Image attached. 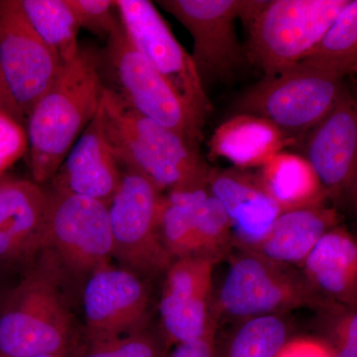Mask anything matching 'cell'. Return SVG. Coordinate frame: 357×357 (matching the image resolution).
Wrapping results in <instances>:
<instances>
[{"label": "cell", "instance_id": "1", "mask_svg": "<svg viewBox=\"0 0 357 357\" xmlns=\"http://www.w3.org/2000/svg\"><path fill=\"white\" fill-rule=\"evenodd\" d=\"M105 84L98 53L79 48L26 121L33 181L53 180L77 138L95 119Z\"/></svg>", "mask_w": 357, "mask_h": 357}, {"label": "cell", "instance_id": "2", "mask_svg": "<svg viewBox=\"0 0 357 357\" xmlns=\"http://www.w3.org/2000/svg\"><path fill=\"white\" fill-rule=\"evenodd\" d=\"M96 116L122 169L142 174L164 194L208 185L210 168L199 147L136 112L109 86Z\"/></svg>", "mask_w": 357, "mask_h": 357}, {"label": "cell", "instance_id": "3", "mask_svg": "<svg viewBox=\"0 0 357 357\" xmlns=\"http://www.w3.org/2000/svg\"><path fill=\"white\" fill-rule=\"evenodd\" d=\"M62 275V267L47 250L26 267L0 310V357L70 356L76 351Z\"/></svg>", "mask_w": 357, "mask_h": 357}, {"label": "cell", "instance_id": "4", "mask_svg": "<svg viewBox=\"0 0 357 357\" xmlns=\"http://www.w3.org/2000/svg\"><path fill=\"white\" fill-rule=\"evenodd\" d=\"M222 287L211 303L213 319L239 321L265 314H286L300 307L337 306L319 295L289 265L236 248Z\"/></svg>", "mask_w": 357, "mask_h": 357}, {"label": "cell", "instance_id": "5", "mask_svg": "<svg viewBox=\"0 0 357 357\" xmlns=\"http://www.w3.org/2000/svg\"><path fill=\"white\" fill-rule=\"evenodd\" d=\"M344 79L301 61L250 88L239 98L237 109L267 119L294 144H300L337 103L344 91Z\"/></svg>", "mask_w": 357, "mask_h": 357}, {"label": "cell", "instance_id": "6", "mask_svg": "<svg viewBox=\"0 0 357 357\" xmlns=\"http://www.w3.org/2000/svg\"><path fill=\"white\" fill-rule=\"evenodd\" d=\"M349 0H271L248 23L249 59L276 76L298 64L318 43Z\"/></svg>", "mask_w": 357, "mask_h": 357}, {"label": "cell", "instance_id": "7", "mask_svg": "<svg viewBox=\"0 0 357 357\" xmlns=\"http://www.w3.org/2000/svg\"><path fill=\"white\" fill-rule=\"evenodd\" d=\"M163 198L149 178L122 169L121 184L109 204L112 258L143 279L165 275L174 261L160 236Z\"/></svg>", "mask_w": 357, "mask_h": 357}, {"label": "cell", "instance_id": "8", "mask_svg": "<svg viewBox=\"0 0 357 357\" xmlns=\"http://www.w3.org/2000/svg\"><path fill=\"white\" fill-rule=\"evenodd\" d=\"M105 52V60L115 83V89H112L123 102L138 114L175 131L199 147L204 123L133 46L121 22L107 38Z\"/></svg>", "mask_w": 357, "mask_h": 357}, {"label": "cell", "instance_id": "9", "mask_svg": "<svg viewBox=\"0 0 357 357\" xmlns=\"http://www.w3.org/2000/svg\"><path fill=\"white\" fill-rule=\"evenodd\" d=\"M46 191L44 250L62 269L86 278L112 259L109 204L53 187Z\"/></svg>", "mask_w": 357, "mask_h": 357}, {"label": "cell", "instance_id": "10", "mask_svg": "<svg viewBox=\"0 0 357 357\" xmlns=\"http://www.w3.org/2000/svg\"><path fill=\"white\" fill-rule=\"evenodd\" d=\"M266 1L258 0H161L191 34V57L202 82L227 79L243 61V49L236 34V20L248 24Z\"/></svg>", "mask_w": 357, "mask_h": 357}, {"label": "cell", "instance_id": "11", "mask_svg": "<svg viewBox=\"0 0 357 357\" xmlns=\"http://www.w3.org/2000/svg\"><path fill=\"white\" fill-rule=\"evenodd\" d=\"M115 3L131 43L204 123L213 105L191 54L178 43L156 6L147 0H115Z\"/></svg>", "mask_w": 357, "mask_h": 357}, {"label": "cell", "instance_id": "12", "mask_svg": "<svg viewBox=\"0 0 357 357\" xmlns=\"http://www.w3.org/2000/svg\"><path fill=\"white\" fill-rule=\"evenodd\" d=\"M0 67L26 119L63 67L26 18L20 0H0Z\"/></svg>", "mask_w": 357, "mask_h": 357}, {"label": "cell", "instance_id": "13", "mask_svg": "<svg viewBox=\"0 0 357 357\" xmlns=\"http://www.w3.org/2000/svg\"><path fill=\"white\" fill-rule=\"evenodd\" d=\"M149 290L139 275L107 263L86 277L83 292L86 342L121 337L145 328Z\"/></svg>", "mask_w": 357, "mask_h": 357}, {"label": "cell", "instance_id": "14", "mask_svg": "<svg viewBox=\"0 0 357 357\" xmlns=\"http://www.w3.org/2000/svg\"><path fill=\"white\" fill-rule=\"evenodd\" d=\"M215 265L208 258L192 256L174 260L167 270L159 310L169 347L217 332L211 312Z\"/></svg>", "mask_w": 357, "mask_h": 357}, {"label": "cell", "instance_id": "15", "mask_svg": "<svg viewBox=\"0 0 357 357\" xmlns=\"http://www.w3.org/2000/svg\"><path fill=\"white\" fill-rule=\"evenodd\" d=\"M300 145L303 157L318 176L328 199L356 198L357 109L356 100L345 89Z\"/></svg>", "mask_w": 357, "mask_h": 357}, {"label": "cell", "instance_id": "16", "mask_svg": "<svg viewBox=\"0 0 357 357\" xmlns=\"http://www.w3.org/2000/svg\"><path fill=\"white\" fill-rule=\"evenodd\" d=\"M47 191L34 181L6 178L0 188V272L29 266L44 250Z\"/></svg>", "mask_w": 357, "mask_h": 357}, {"label": "cell", "instance_id": "17", "mask_svg": "<svg viewBox=\"0 0 357 357\" xmlns=\"http://www.w3.org/2000/svg\"><path fill=\"white\" fill-rule=\"evenodd\" d=\"M208 188L229 218L234 248L251 249L261 243L282 213L256 174L243 169L210 168Z\"/></svg>", "mask_w": 357, "mask_h": 357}, {"label": "cell", "instance_id": "18", "mask_svg": "<svg viewBox=\"0 0 357 357\" xmlns=\"http://www.w3.org/2000/svg\"><path fill=\"white\" fill-rule=\"evenodd\" d=\"M121 177V166L96 115L66 157L52 187L109 204Z\"/></svg>", "mask_w": 357, "mask_h": 357}, {"label": "cell", "instance_id": "19", "mask_svg": "<svg viewBox=\"0 0 357 357\" xmlns=\"http://www.w3.org/2000/svg\"><path fill=\"white\" fill-rule=\"evenodd\" d=\"M302 266L307 283L324 299L354 307L357 295V244L344 227L326 232Z\"/></svg>", "mask_w": 357, "mask_h": 357}, {"label": "cell", "instance_id": "20", "mask_svg": "<svg viewBox=\"0 0 357 357\" xmlns=\"http://www.w3.org/2000/svg\"><path fill=\"white\" fill-rule=\"evenodd\" d=\"M340 222V213L326 203L285 211L261 243L246 250L281 264L302 265L319 239Z\"/></svg>", "mask_w": 357, "mask_h": 357}, {"label": "cell", "instance_id": "21", "mask_svg": "<svg viewBox=\"0 0 357 357\" xmlns=\"http://www.w3.org/2000/svg\"><path fill=\"white\" fill-rule=\"evenodd\" d=\"M294 145L283 132L267 119L241 114L223 122L211 136L208 149L211 158L231 162L236 168L259 167Z\"/></svg>", "mask_w": 357, "mask_h": 357}, {"label": "cell", "instance_id": "22", "mask_svg": "<svg viewBox=\"0 0 357 357\" xmlns=\"http://www.w3.org/2000/svg\"><path fill=\"white\" fill-rule=\"evenodd\" d=\"M256 176L282 213L325 204L328 199L318 176L301 155L279 152Z\"/></svg>", "mask_w": 357, "mask_h": 357}, {"label": "cell", "instance_id": "23", "mask_svg": "<svg viewBox=\"0 0 357 357\" xmlns=\"http://www.w3.org/2000/svg\"><path fill=\"white\" fill-rule=\"evenodd\" d=\"M208 185L173 190L164 194L159 217L160 236L173 260L199 256L195 210Z\"/></svg>", "mask_w": 357, "mask_h": 357}, {"label": "cell", "instance_id": "24", "mask_svg": "<svg viewBox=\"0 0 357 357\" xmlns=\"http://www.w3.org/2000/svg\"><path fill=\"white\" fill-rule=\"evenodd\" d=\"M285 314H265L241 319L218 347L215 357H276L291 338Z\"/></svg>", "mask_w": 357, "mask_h": 357}, {"label": "cell", "instance_id": "25", "mask_svg": "<svg viewBox=\"0 0 357 357\" xmlns=\"http://www.w3.org/2000/svg\"><path fill=\"white\" fill-rule=\"evenodd\" d=\"M23 13L63 65L76 57L79 23L68 0H20Z\"/></svg>", "mask_w": 357, "mask_h": 357}, {"label": "cell", "instance_id": "26", "mask_svg": "<svg viewBox=\"0 0 357 357\" xmlns=\"http://www.w3.org/2000/svg\"><path fill=\"white\" fill-rule=\"evenodd\" d=\"M302 61L347 77L357 70V1L349 0ZM301 62V61H300Z\"/></svg>", "mask_w": 357, "mask_h": 357}, {"label": "cell", "instance_id": "27", "mask_svg": "<svg viewBox=\"0 0 357 357\" xmlns=\"http://www.w3.org/2000/svg\"><path fill=\"white\" fill-rule=\"evenodd\" d=\"M195 231L199 257L208 258L218 264L234 248L229 218L222 204L210 191L202 196L197 203Z\"/></svg>", "mask_w": 357, "mask_h": 357}, {"label": "cell", "instance_id": "28", "mask_svg": "<svg viewBox=\"0 0 357 357\" xmlns=\"http://www.w3.org/2000/svg\"><path fill=\"white\" fill-rule=\"evenodd\" d=\"M169 347L162 333L144 328L121 337L79 344L70 357H167Z\"/></svg>", "mask_w": 357, "mask_h": 357}, {"label": "cell", "instance_id": "29", "mask_svg": "<svg viewBox=\"0 0 357 357\" xmlns=\"http://www.w3.org/2000/svg\"><path fill=\"white\" fill-rule=\"evenodd\" d=\"M79 28L107 37L121 24L115 0H68Z\"/></svg>", "mask_w": 357, "mask_h": 357}, {"label": "cell", "instance_id": "30", "mask_svg": "<svg viewBox=\"0 0 357 357\" xmlns=\"http://www.w3.org/2000/svg\"><path fill=\"white\" fill-rule=\"evenodd\" d=\"M332 328L333 357H357V314L354 307H338Z\"/></svg>", "mask_w": 357, "mask_h": 357}, {"label": "cell", "instance_id": "31", "mask_svg": "<svg viewBox=\"0 0 357 357\" xmlns=\"http://www.w3.org/2000/svg\"><path fill=\"white\" fill-rule=\"evenodd\" d=\"M28 146L25 126L6 116H0V175L25 153Z\"/></svg>", "mask_w": 357, "mask_h": 357}, {"label": "cell", "instance_id": "32", "mask_svg": "<svg viewBox=\"0 0 357 357\" xmlns=\"http://www.w3.org/2000/svg\"><path fill=\"white\" fill-rule=\"evenodd\" d=\"M276 357H333L332 347L319 338L291 337Z\"/></svg>", "mask_w": 357, "mask_h": 357}, {"label": "cell", "instance_id": "33", "mask_svg": "<svg viewBox=\"0 0 357 357\" xmlns=\"http://www.w3.org/2000/svg\"><path fill=\"white\" fill-rule=\"evenodd\" d=\"M215 333L217 332L192 342L174 345L173 351L167 357H215Z\"/></svg>", "mask_w": 357, "mask_h": 357}, {"label": "cell", "instance_id": "34", "mask_svg": "<svg viewBox=\"0 0 357 357\" xmlns=\"http://www.w3.org/2000/svg\"><path fill=\"white\" fill-rule=\"evenodd\" d=\"M0 116L13 119L14 121L18 122L26 128L27 119L20 107H18L17 102L14 100L1 67H0Z\"/></svg>", "mask_w": 357, "mask_h": 357}, {"label": "cell", "instance_id": "35", "mask_svg": "<svg viewBox=\"0 0 357 357\" xmlns=\"http://www.w3.org/2000/svg\"><path fill=\"white\" fill-rule=\"evenodd\" d=\"M2 274L3 273H1V272H0V275ZM10 288L6 287V286H4L3 284L1 283V281H0V310H1L2 305H3L4 300H6L7 294H8L9 290H10Z\"/></svg>", "mask_w": 357, "mask_h": 357}, {"label": "cell", "instance_id": "36", "mask_svg": "<svg viewBox=\"0 0 357 357\" xmlns=\"http://www.w3.org/2000/svg\"><path fill=\"white\" fill-rule=\"evenodd\" d=\"M6 176L0 175V188H1V185L3 184L4 180H6Z\"/></svg>", "mask_w": 357, "mask_h": 357}, {"label": "cell", "instance_id": "37", "mask_svg": "<svg viewBox=\"0 0 357 357\" xmlns=\"http://www.w3.org/2000/svg\"><path fill=\"white\" fill-rule=\"evenodd\" d=\"M38 357H70V356H38Z\"/></svg>", "mask_w": 357, "mask_h": 357}]
</instances>
